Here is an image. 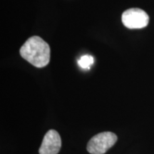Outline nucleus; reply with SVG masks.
Wrapping results in <instances>:
<instances>
[{
    "mask_svg": "<svg viewBox=\"0 0 154 154\" xmlns=\"http://www.w3.org/2000/svg\"><path fill=\"white\" fill-rule=\"evenodd\" d=\"M20 54L23 59L37 68L46 66L50 61V47L41 37H30L21 47Z\"/></svg>",
    "mask_w": 154,
    "mask_h": 154,
    "instance_id": "obj_1",
    "label": "nucleus"
},
{
    "mask_svg": "<svg viewBox=\"0 0 154 154\" xmlns=\"http://www.w3.org/2000/svg\"><path fill=\"white\" fill-rule=\"evenodd\" d=\"M117 139V136L112 132L100 133L91 138L86 149L91 154H103L114 145Z\"/></svg>",
    "mask_w": 154,
    "mask_h": 154,
    "instance_id": "obj_2",
    "label": "nucleus"
},
{
    "mask_svg": "<svg viewBox=\"0 0 154 154\" xmlns=\"http://www.w3.org/2000/svg\"><path fill=\"white\" fill-rule=\"evenodd\" d=\"M123 24L128 29H142L149 22V17L145 11L138 8L127 9L121 17Z\"/></svg>",
    "mask_w": 154,
    "mask_h": 154,
    "instance_id": "obj_3",
    "label": "nucleus"
},
{
    "mask_svg": "<svg viewBox=\"0 0 154 154\" xmlns=\"http://www.w3.org/2000/svg\"><path fill=\"white\" fill-rule=\"evenodd\" d=\"M61 147V139L55 130H49L44 136L40 146L39 154H57Z\"/></svg>",
    "mask_w": 154,
    "mask_h": 154,
    "instance_id": "obj_4",
    "label": "nucleus"
},
{
    "mask_svg": "<svg viewBox=\"0 0 154 154\" xmlns=\"http://www.w3.org/2000/svg\"><path fill=\"white\" fill-rule=\"evenodd\" d=\"M78 65L83 69H89L91 65L94 64V59L91 55H84L79 59Z\"/></svg>",
    "mask_w": 154,
    "mask_h": 154,
    "instance_id": "obj_5",
    "label": "nucleus"
}]
</instances>
